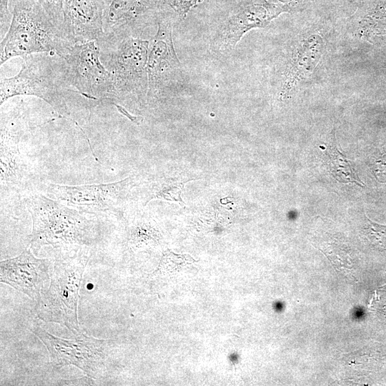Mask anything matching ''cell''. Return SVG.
I'll return each mask as SVG.
<instances>
[{
	"mask_svg": "<svg viewBox=\"0 0 386 386\" xmlns=\"http://www.w3.org/2000/svg\"><path fill=\"white\" fill-rule=\"evenodd\" d=\"M15 0H0V31L1 39L9 30Z\"/></svg>",
	"mask_w": 386,
	"mask_h": 386,
	"instance_id": "22",
	"label": "cell"
},
{
	"mask_svg": "<svg viewBox=\"0 0 386 386\" xmlns=\"http://www.w3.org/2000/svg\"><path fill=\"white\" fill-rule=\"evenodd\" d=\"M102 0H63L64 30L74 44L98 41L104 35Z\"/></svg>",
	"mask_w": 386,
	"mask_h": 386,
	"instance_id": "13",
	"label": "cell"
},
{
	"mask_svg": "<svg viewBox=\"0 0 386 386\" xmlns=\"http://www.w3.org/2000/svg\"><path fill=\"white\" fill-rule=\"evenodd\" d=\"M89 256V247L60 248L54 259L49 287L37 301L38 318L61 325L76 335L80 334L79 293Z\"/></svg>",
	"mask_w": 386,
	"mask_h": 386,
	"instance_id": "3",
	"label": "cell"
},
{
	"mask_svg": "<svg viewBox=\"0 0 386 386\" xmlns=\"http://www.w3.org/2000/svg\"><path fill=\"white\" fill-rule=\"evenodd\" d=\"M184 182H174L171 180H165L152 186L151 194L144 203H148L152 199H160L167 201H174L182 203L181 194L184 188Z\"/></svg>",
	"mask_w": 386,
	"mask_h": 386,
	"instance_id": "18",
	"label": "cell"
},
{
	"mask_svg": "<svg viewBox=\"0 0 386 386\" xmlns=\"http://www.w3.org/2000/svg\"><path fill=\"white\" fill-rule=\"evenodd\" d=\"M106 6V9L108 7V6L110 4L112 0H102Z\"/></svg>",
	"mask_w": 386,
	"mask_h": 386,
	"instance_id": "25",
	"label": "cell"
},
{
	"mask_svg": "<svg viewBox=\"0 0 386 386\" xmlns=\"http://www.w3.org/2000/svg\"><path fill=\"white\" fill-rule=\"evenodd\" d=\"M74 44L34 0H15L9 30L1 41L0 65L36 53L64 57Z\"/></svg>",
	"mask_w": 386,
	"mask_h": 386,
	"instance_id": "4",
	"label": "cell"
},
{
	"mask_svg": "<svg viewBox=\"0 0 386 386\" xmlns=\"http://www.w3.org/2000/svg\"><path fill=\"white\" fill-rule=\"evenodd\" d=\"M29 329L46 346L53 367L60 369L73 365L92 379L100 378L105 371L109 341L84 333L79 334L72 340L62 339L35 324Z\"/></svg>",
	"mask_w": 386,
	"mask_h": 386,
	"instance_id": "7",
	"label": "cell"
},
{
	"mask_svg": "<svg viewBox=\"0 0 386 386\" xmlns=\"http://www.w3.org/2000/svg\"><path fill=\"white\" fill-rule=\"evenodd\" d=\"M366 219L367 222L362 229V233L372 245L386 249V225L374 222L367 217Z\"/></svg>",
	"mask_w": 386,
	"mask_h": 386,
	"instance_id": "20",
	"label": "cell"
},
{
	"mask_svg": "<svg viewBox=\"0 0 386 386\" xmlns=\"http://www.w3.org/2000/svg\"><path fill=\"white\" fill-rule=\"evenodd\" d=\"M327 154L330 172L338 182L361 184V181L355 174L350 161L335 146L329 147Z\"/></svg>",
	"mask_w": 386,
	"mask_h": 386,
	"instance_id": "17",
	"label": "cell"
},
{
	"mask_svg": "<svg viewBox=\"0 0 386 386\" xmlns=\"http://www.w3.org/2000/svg\"><path fill=\"white\" fill-rule=\"evenodd\" d=\"M51 263L50 259H39L25 248L17 257L1 261L0 281L37 302L50 279Z\"/></svg>",
	"mask_w": 386,
	"mask_h": 386,
	"instance_id": "12",
	"label": "cell"
},
{
	"mask_svg": "<svg viewBox=\"0 0 386 386\" xmlns=\"http://www.w3.org/2000/svg\"><path fill=\"white\" fill-rule=\"evenodd\" d=\"M32 219V232L28 237L30 248L39 251L45 245L58 248L90 247L99 238L96 222L87 214L77 211L34 191L24 197Z\"/></svg>",
	"mask_w": 386,
	"mask_h": 386,
	"instance_id": "2",
	"label": "cell"
},
{
	"mask_svg": "<svg viewBox=\"0 0 386 386\" xmlns=\"http://www.w3.org/2000/svg\"><path fill=\"white\" fill-rule=\"evenodd\" d=\"M34 1L41 6L52 22L65 33L64 30L63 0Z\"/></svg>",
	"mask_w": 386,
	"mask_h": 386,
	"instance_id": "21",
	"label": "cell"
},
{
	"mask_svg": "<svg viewBox=\"0 0 386 386\" xmlns=\"http://www.w3.org/2000/svg\"><path fill=\"white\" fill-rule=\"evenodd\" d=\"M282 12L280 6L269 0H252L242 5L216 31L209 44L211 52L219 56L230 53L246 32L266 26Z\"/></svg>",
	"mask_w": 386,
	"mask_h": 386,
	"instance_id": "10",
	"label": "cell"
},
{
	"mask_svg": "<svg viewBox=\"0 0 386 386\" xmlns=\"http://www.w3.org/2000/svg\"><path fill=\"white\" fill-rule=\"evenodd\" d=\"M322 47V39L318 35H311L299 46L285 74L279 93L281 97L289 96L299 82L313 71L321 57Z\"/></svg>",
	"mask_w": 386,
	"mask_h": 386,
	"instance_id": "15",
	"label": "cell"
},
{
	"mask_svg": "<svg viewBox=\"0 0 386 386\" xmlns=\"http://www.w3.org/2000/svg\"><path fill=\"white\" fill-rule=\"evenodd\" d=\"M161 234L150 220L142 219L129 226L127 241L134 249L154 247L159 244Z\"/></svg>",
	"mask_w": 386,
	"mask_h": 386,
	"instance_id": "16",
	"label": "cell"
},
{
	"mask_svg": "<svg viewBox=\"0 0 386 386\" xmlns=\"http://www.w3.org/2000/svg\"><path fill=\"white\" fill-rule=\"evenodd\" d=\"M22 59L17 74L1 78L0 104L13 96H34L49 104L60 117L68 115L65 96L72 86L65 59L50 53L32 54Z\"/></svg>",
	"mask_w": 386,
	"mask_h": 386,
	"instance_id": "5",
	"label": "cell"
},
{
	"mask_svg": "<svg viewBox=\"0 0 386 386\" xmlns=\"http://www.w3.org/2000/svg\"><path fill=\"white\" fill-rule=\"evenodd\" d=\"M203 0H166L165 4L172 9L180 17H185L187 13Z\"/></svg>",
	"mask_w": 386,
	"mask_h": 386,
	"instance_id": "24",
	"label": "cell"
},
{
	"mask_svg": "<svg viewBox=\"0 0 386 386\" xmlns=\"http://www.w3.org/2000/svg\"><path fill=\"white\" fill-rule=\"evenodd\" d=\"M1 124L0 183L1 195L6 193L24 194V197L35 191L31 165L21 154L19 144V131Z\"/></svg>",
	"mask_w": 386,
	"mask_h": 386,
	"instance_id": "11",
	"label": "cell"
},
{
	"mask_svg": "<svg viewBox=\"0 0 386 386\" xmlns=\"http://www.w3.org/2000/svg\"><path fill=\"white\" fill-rule=\"evenodd\" d=\"M194 259L189 255L176 254L170 250H167L163 253L162 259L156 271L154 274H163L174 271L176 268H179L184 264L191 263Z\"/></svg>",
	"mask_w": 386,
	"mask_h": 386,
	"instance_id": "19",
	"label": "cell"
},
{
	"mask_svg": "<svg viewBox=\"0 0 386 386\" xmlns=\"http://www.w3.org/2000/svg\"><path fill=\"white\" fill-rule=\"evenodd\" d=\"M282 7L284 12L304 10L321 0H269Z\"/></svg>",
	"mask_w": 386,
	"mask_h": 386,
	"instance_id": "23",
	"label": "cell"
},
{
	"mask_svg": "<svg viewBox=\"0 0 386 386\" xmlns=\"http://www.w3.org/2000/svg\"><path fill=\"white\" fill-rule=\"evenodd\" d=\"M134 184L128 177L107 184L64 185L46 183L42 191L49 197L87 214L122 215L124 204Z\"/></svg>",
	"mask_w": 386,
	"mask_h": 386,
	"instance_id": "6",
	"label": "cell"
},
{
	"mask_svg": "<svg viewBox=\"0 0 386 386\" xmlns=\"http://www.w3.org/2000/svg\"><path fill=\"white\" fill-rule=\"evenodd\" d=\"M166 0H112L104 14V32L129 31L141 33L157 21Z\"/></svg>",
	"mask_w": 386,
	"mask_h": 386,
	"instance_id": "14",
	"label": "cell"
},
{
	"mask_svg": "<svg viewBox=\"0 0 386 386\" xmlns=\"http://www.w3.org/2000/svg\"><path fill=\"white\" fill-rule=\"evenodd\" d=\"M157 31L149 44L147 102H157L172 90L182 73V64L173 43L171 18L162 10L157 17Z\"/></svg>",
	"mask_w": 386,
	"mask_h": 386,
	"instance_id": "9",
	"label": "cell"
},
{
	"mask_svg": "<svg viewBox=\"0 0 386 386\" xmlns=\"http://www.w3.org/2000/svg\"><path fill=\"white\" fill-rule=\"evenodd\" d=\"M62 58L68 64L71 84L80 94L115 104L112 76L101 61L96 41L75 44Z\"/></svg>",
	"mask_w": 386,
	"mask_h": 386,
	"instance_id": "8",
	"label": "cell"
},
{
	"mask_svg": "<svg viewBox=\"0 0 386 386\" xmlns=\"http://www.w3.org/2000/svg\"><path fill=\"white\" fill-rule=\"evenodd\" d=\"M140 34L114 31L105 32L96 41L101 61L112 76L114 106L129 119L130 106L141 107L147 102L149 41L139 37Z\"/></svg>",
	"mask_w": 386,
	"mask_h": 386,
	"instance_id": "1",
	"label": "cell"
}]
</instances>
